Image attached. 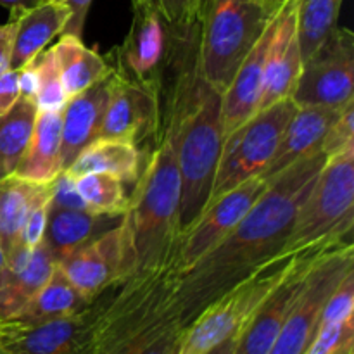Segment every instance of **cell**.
I'll list each match as a JSON object with an SVG mask.
<instances>
[{
    "label": "cell",
    "instance_id": "obj_49",
    "mask_svg": "<svg viewBox=\"0 0 354 354\" xmlns=\"http://www.w3.org/2000/svg\"><path fill=\"white\" fill-rule=\"evenodd\" d=\"M3 178V175H2V171H0V180H2Z\"/></svg>",
    "mask_w": 354,
    "mask_h": 354
},
{
    "label": "cell",
    "instance_id": "obj_21",
    "mask_svg": "<svg viewBox=\"0 0 354 354\" xmlns=\"http://www.w3.org/2000/svg\"><path fill=\"white\" fill-rule=\"evenodd\" d=\"M127 214V213H124ZM124 214L93 213L88 209H57L48 207L44 245L55 263H62L80 248L118 227Z\"/></svg>",
    "mask_w": 354,
    "mask_h": 354
},
{
    "label": "cell",
    "instance_id": "obj_32",
    "mask_svg": "<svg viewBox=\"0 0 354 354\" xmlns=\"http://www.w3.org/2000/svg\"><path fill=\"white\" fill-rule=\"evenodd\" d=\"M35 59L40 73V90L35 99L38 111H62L69 99L62 88L54 48H44Z\"/></svg>",
    "mask_w": 354,
    "mask_h": 354
},
{
    "label": "cell",
    "instance_id": "obj_5",
    "mask_svg": "<svg viewBox=\"0 0 354 354\" xmlns=\"http://www.w3.org/2000/svg\"><path fill=\"white\" fill-rule=\"evenodd\" d=\"M354 227V145L330 156L297 209L283 252L351 241Z\"/></svg>",
    "mask_w": 354,
    "mask_h": 354
},
{
    "label": "cell",
    "instance_id": "obj_30",
    "mask_svg": "<svg viewBox=\"0 0 354 354\" xmlns=\"http://www.w3.org/2000/svg\"><path fill=\"white\" fill-rule=\"evenodd\" d=\"M75 189L85 203L86 209L104 214L128 213L130 199L124 192V183L107 173H83L73 176Z\"/></svg>",
    "mask_w": 354,
    "mask_h": 354
},
{
    "label": "cell",
    "instance_id": "obj_6",
    "mask_svg": "<svg viewBox=\"0 0 354 354\" xmlns=\"http://www.w3.org/2000/svg\"><path fill=\"white\" fill-rule=\"evenodd\" d=\"M297 252H280L207 304L187 327L178 354H206L235 337L251 315L279 286Z\"/></svg>",
    "mask_w": 354,
    "mask_h": 354
},
{
    "label": "cell",
    "instance_id": "obj_24",
    "mask_svg": "<svg viewBox=\"0 0 354 354\" xmlns=\"http://www.w3.org/2000/svg\"><path fill=\"white\" fill-rule=\"evenodd\" d=\"M52 48L62 88L68 99L78 95L113 73L111 62L97 54L93 48L85 47L82 38L78 37L59 35L57 44L52 45Z\"/></svg>",
    "mask_w": 354,
    "mask_h": 354
},
{
    "label": "cell",
    "instance_id": "obj_25",
    "mask_svg": "<svg viewBox=\"0 0 354 354\" xmlns=\"http://www.w3.org/2000/svg\"><path fill=\"white\" fill-rule=\"evenodd\" d=\"M64 171L71 176L83 173H107L123 183H133L140 173V151L131 142L97 138L80 152L78 158Z\"/></svg>",
    "mask_w": 354,
    "mask_h": 354
},
{
    "label": "cell",
    "instance_id": "obj_48",
    "mask_svg": "<svg viewBox=\"0 0 354 354\" xmlns=\"http://www.w3.org/2000/svg\"><path fill=\"white\" fill-rule=\"evenodd\" d=\"M266 2H273V3H282V2H286V0H266Z\"/></svg>",
    "mask_w": 354,
    "mask_h": 354
},
{
    "label": "cell",
    "instance_id": "obj_12",
    "mask_svg": "<svg viewBox=\"0 0 354 354\" xmlns=\"http://www.w3.org/2000/svg\"><path fill=\"white\" fill-rule=\"evenodd\" d=\"M99 296L80 313L41 324L0 320V342L10 354H95L93 325Z\"/></svg>",
    "mask_w": 354,
    "mask_h": 354
},
{
    "label": "cell",
    "instance_id": "obj_7",
    "mask_svg": "<svg viewBox=\"0 0 354 354\" xmlns=\"http://www.w3.org/2000/svg\"><path fill=\"white\" fill-rule=\"evenodd\" d=\"M296 111L297 106L290 97L282 99L270 107L259 109L254 116L223 138L207 204L265 171Z\"/></svg>",
    "mask_w": 354,
    "mask_h": 354
},
{
    "label": "cell",
    "instance_id": "obj_36",
    "mask_svg": "<svg viewBox=\"0 0 354 354\" xmlns=\"http://www.w3.org/2000/svg\"><path fill=\"white\" fill-rule=\"evenodd\" d=\"M50 190L52 183L33 204H31L30 211H28L26 221H24L23 232H21V245L28 249H33L44 241L45 225H47V214H48V201H50Z\"/></svg>",
    "mask_w": 354,
    "mask_h": 354
},
{
    "label": "cell",
    "instance_id": "obj_31",
    "mask_svg": "<svg viewBox=\"0 0 354 354\" xmlns=\"http://www.w3.org/2000/svg\"><path fill=\"white\" fill-rule=\"evenodd\" d=\"M189 325L180 315L168 318L158 327L140 335L118 354H178Z\"/></svg>",
    "mask_w": 354,
    "mask_h": 354
},
{
    "label": "cell",
    "instance_id": "obj_34",
    "mask_svg": "<svg viewBox=\"0 0 354 354\" xmlns=\"http://www.w3.org/2000/svg\"><path fill=\"white\" fill-rule=\"evenodd\" d=\"M354 145V100L341 109L332 124L328 127L324 140H322L320 151L327 158L346 151Z\"/></svg>",
    "mask_w": 354,
    "mask_h": 354
},
{
    "label": "cell",
    "instance_id": "obj_42",
    "mask_svg": "<svg viewBox=\"0 0 354 354\" xmlns=\"http://www.w3.org/2000/svg\"><path fill=\"white\" fill-rule=\"evenodd\" d=\"M14 21L9 19L0 24V75L10 69V55H12Z\"/></svg>",
    "mask_w": 354,
    "mask_h": 354
},
{
    "label": "cell",
    "instance_id": "obj_22",
    "mask_svg": "<svg viewBox=\"0 0 354 354\" xmlns=\"http://www.w3.org/2000/svg\"><path fill=\"white\" fill-rule=\"evenodd\" d=\"M69 16L71 12L64 2H40L30 9L10 10L14 21L10 69L23 68L47 48L52 38L64 31Z\"/></svg>",
    "mask_w": 354,
    "mask_h": 354
},
{
    "label": "cell",
    "instance_id": "obj_37",
    "mask_svg": "<svg viewBox=\"0 0 354 354\" xmlns=\"http://www.w3.org/2000/svg\"><path fill=\"white\" fill-rule=\"evenodd\" d=\"M156 3L173 26L190 28L199 24L203 0H156Z\"/></svg>",
    "mask_w": 354,
    "mask_h": 354
},
{
    "label": "cell",
    "instance_id": "obj_14",
    "mask_svg": "<svg viewBox=\"0 0 354 354\" xmlns=\"http://www.w3.org/2000/svg\"><path fill=\"white\" fill-rule=\"evenodd\" d=\"M161 120V90L113 69L99 138H118L138 147L140 142L159 133Z\"/></svg>",
    "mask_w": 354,
    "mask_h": 354
},
{
    "label": "cell",
    "instance_id": "obj_39",
    "mask_svg": "<svg viewBox=\"0 0 354 354\" xmlns=\"http://www.w3.org/2000/svg\"><path fill=\"white\" fill-rule=\"evenodd\" d=\"M17 71V86H19V95L24 99L33 100L37 99V93L40 90V73H38L37 59H31L23 68Z\"/></svg>",
    "mask_w": 354,
    "mask_h": 354
},
{
    "label": "cell",
    "instance_id": "obj_27",
    "mask_svg": "<svg viewBox=\"0 0 354 354\" xmlns=\"http://www.w3.org/2000/svg\"><path fill=\"white\" fill-rule=\"evenodd\" d=\"M50 183H33L16 175L0 180V249L6 259L21 248V232L28 211Z\"/></svg>",
    "mask_w": 354,
    "mask_h": 354
},
{
    "label": "cell",
    "instance_id": "obj_26",
    "mask_svg": "<svg viewBox=\"0 0 354 354\" xmlns=\"http://www.w3.org/2000/svg\"><path fill=\"white\" fill-rule=\"evenodd\" d=\"M93 301V299H92ZM75 286L61 265H55L50 279L35 294L33 299L17 315L9 318L17 324H41V322L57 320L85 310L90 303Z\"/></svg>",
    "mask_w": 354,
    "mask_h": 354
},
{
    "label": "cell",
    "instance_id": "obj_41",
    "mask_svg": "<svg viewBox=\"0 0 354 354\" xmlns=\"http://www.w3.org/2000/svg\"><path fill=\"white\" fill-rule=\"evenodd\" d=\"M19 99V86H17V71H9L0 75V116L9 113L10 107Z\"/></svg>",
    "mask_w": 354,
    "mask_h": 354
},
{
    "label": "cell",
    "instance_id": "obj_17",
    "mask_svg": "<svg viewBox=\"0 0 354 354\" xmlns=\"http://www.w3.org/2000/svg\"><path fill=\"white\" fill-rule=\"evenodd\" d=\"M55 265L44 242L33 249H16L0 272V320L19 313L50 279Z\"/></svg>",
    "mask_w": 354,
    "mask_h": 354
},
{
    "label": "cell",
    "instance_id": "obj_35",
    "mask_svg": "<svg viewBox=\"0 0 354 354\" xmlns=\"http://www.w3.org/2000/svg\"><path fill=\"white\" fill-rule=\"evenodd\" d=\"M354 315V270L342 279L325 303L320 324H337L353 318Z\"/></svg>",
    "mask_w": 354,
    "mask_h": 354
},
{
    "label": "cell",
    "instance_id": "obj_45",
    "mask_svg": "<svg viewBox=\"0 0 354 354\" xmlns=\"http://www.w3.org/2000/svg\"><path fill=\"white\" fill-rule=\"evenodd\" d=\"M3 266H6V256H3V251L0 249V272L3 270Z\"/></svg>",
    "mask_w": 354,
    "mask_h": 354
},
{
    "label": "cell",
    "instance_id": "obj_20",
    "mask_svg": "<svg viewBox=\"0 0 354 354\" xmlns=\"http://www.w3.org/2000/svg\"><path fill=\"white\" fill-rule=\"evenodd\" d=\"M339 113L341 109L328 107H297L277 145L275 154L259 176L270 182L301 159L320 152L322 140Z\"/></svg>",
    "mask_w": 354,
    "mask_h": 354
},
{
    "label": "cell",
    "instance_id": "obj_38",
    "mask_svg": "<svg viewBox=\"0 0 354 354\" xmlns=\"http://www.w3.org/2000/svg\"><path fill=\"white\" fill-rule=\"evenodd\" d=\"M48 207H57V209H86L85 203H83V199L75 189V178L66 171H62L52 182Z\"/></svg>",
    "mask_w": 354,
    "mask_h": 354
},
{
    "label": "cell",
    "instance_id": "obj_8",
    "mask_svg": "<svg viewBox=\"0 0 354 354\" xmlns=\"http://www.w3.org/2000/svg\"><path fill=\"white\" fill-rule=\"evenodd\" d=\"M353 270V241L339 242L315 259L270 354H304L320 324L325 303Z\"/></svg>",
    "mask_w": 354,
    "mask_h": 354
},
{
    "label": "cell",
    "instance_id": "obj_40",
    "mask_svg": "<svg viewBox=\"0 0 354 354\" xmlns=\"http://www.w3.org/2000/svg\"><path fill=\"white\" fill-rule=\"evenodd\" d=\"M93 0H66V6L69 7L68 24L61 35H73V37L83 38V30H85V21L88 16V9Z\"/></svg>",
    "mask_w": 354,
    "mask_h": 354
},
{
    "label": "cell",
    "instance_id": "obj_4",
    "mask_svg": "<svg viewBox=\"0 0 354 354\" xmlns=\"http://www.w3.org/2000/svg\"><path fill=\"white\" fill-rule=\"evenodd\" d=\"M280 6L266 0H203L199 71L221 95Z\"/></svg>",
    "mask_w": 354,
    "mask_h": 354
},
{
    "label": "cell",
    "instance_id": "obj_19",
    "mask_svg": "<svg viewBox=\"0 0 354 354\" xmlns=\"http://www.w3.org/2000/svg\"><path fill=\"white\" fill-rule=\"evenodd\" d=\"M270 35H272V21L254 47L251 48V52L245 55L242 64L239 66L230 86L221 95L223 138L259 111L263 95V76H265V55Z\"/></svg>",
    "mask_w": 354,
    "mask_h": 354
},
{
    "label": "cell",
    "instance_id": "obj_2",
    "mask_svg": "<svg viewBox=\"0 0 354 354\" xmlns=\"http://www.w3.org/2000/svg\"><path fill=\"white\" fill-rule=\"evenodd\" d=\"M165 121L175 144L180 173L182 234L207 206L223 145L221 93L199 71V31L187 40Z\"/></svg>",
    "mask_w": 354,
    "mask_h": 354
},
{
    "label": "cell",
    "instance_id": "obj_33",
    "mask_svg": "<svg viewBox=\"0 0 354 354\" xmlns=\"http://www.w3.org/2000/svg\"><path fill=\"white\" fill-rule=\"evenodd\" d=\"M354 351L353 318L337 324L318 325L304 354H351Z\"/></svg>",
    "mask_w": 354,
    "mask_h": 354
},
{
    "label": "cell",
    "instance_id": "obj_16",
    "mask_svg": "<svg viewBox=\"0 0 354 354\" xmlns=\"http://www.w3.org/2000/svg\"><path fill=\"white\" fill-rule=\"evenodd\" d=\"M303 68L297 38L296 0H286L272 19V35L265 55V76L259 109L289 99Z\"/></svg>",
    "mask_w": 354,
    "mask_h": 354
},
{
    "label": "cell",
    "instance_id": "obj_29",
    "mask_svg": "<svg viewBox=\"0 0 354 354\" xmlns=\"http://www.w3.org/2000/svg\"><path fill=\"white\" fill-rule=\"evenodd\" d=\"M342 0H296L297 38L304 59L318 50L334 33Z\"/></svg>",
    "mask_w": 354,
    "mask_h": 354
},
{
    "label": "cell",
    "instance_id": "obj_46",
    "mask_svg": "<svg viewBox=\"0 0 354 354\" xmlns=\"http://www.w3.org/2000/svg\"><path fill=\"white\" fill-rule=\"evenodd\" d=\"M0 354H10L9 351H7L6 348H3V344H2V342H0Z\"/></svg>",
    "mask_w": 354,
    "mask_h": 354
},
{
    "label": "cell",
    "instance_id": "obj_15",
    "mask_svg": "<svg viewBox=\"0 0 354 354\" xmlns=\"http://www.w3.org/2000/svg\"><path fill=\"white\" fill-rule=\"evenodd\" d=\"M328 248L332 245H318L297 252L286 277L266 296V299L259 304L258 310L251 315V318L239 332L234 354H270L297 294L303 289L308 270L315 259Z\"/></svg>",
    "mask_w": 354,
    "mask_h": 354
},
{
    "label": "cell",
    "instance_id": "obj_23",
    "mask_svg": "<svg viewBox=\"0 0 354 354\" xmlns=\"http://www.w3.org/2000/svg\"><path fill=\"white\" fill-rule=\"evenodd\" d=\"M62 111H38L30 144L12 175L33 183H50L61 168Z\"/></svg>",
    "mask_w": 354,
    "mask_h": 354
},
{
    "label": "cell",
    "instance_id": "obj_43",
    "mask_svg": "<svg viewBox=\"0 0 354 354\" xmlns=\"http://www.w3.org/2000/svg\"><path fill=\"white\" fill-rule=\"evenodd\" d=\"M37 3H40V0H0V6L7 7L9 10L30 9V7H35Z\"/></svg>",
    "mask_w": 354,
    "mask_h": 354
},
{
    "label": "cell",
    "instance_id": "obj_18",
    "mask_svg": "<svg viewBox=\"0 0 354 354\" xmlns=\"http://www.w3.org/2000/svg\"><path fill=\"white\" fill-rule=\"evenodd\" d=\"M111 76V75H109ZM109 76L71 97L62 109L61 168L71 166L80 152L97 140L109 99Z\"/></svg>",
    "mask_w": 354,
    "mask_h": 354
},
{
    "label": "cell",
    "instance_id": "obj_1",
    "mask_svg": "<svg viewBox=\"0 0 354 354\" xmlns=\"http://www.w3.org/2000/svg\"><path fill=\"white\" fill-rule=\"evenodd\" d=\"M327 156L317 152L279 173L235 230L192 268L180 273L176 303L187 325L225 290L283 252L297 209L313 187Z\"/></svg>",
    "mask_w": 354,
    "mask_h": 354
},
{
    "label": "cell",
    "instance_id": "obj_11",
    "mask_svg": "<svg viewBox=\"0 0 354 354\" xmlns=\"http://www.w3.org/2000/svg\"><path fill=\"white\" fill-rule=\"evenodd\" d=\"M266 187L268 182L263 176H254L207 204L199 218L180 237L176 258L178 272L183 273L192 268L199 259L223 242L254 206Z\"/></svg>",
    "mask_w": 354,
    "mask_h": 354
},
{
    "label": "cell",
    "instance_id": "obj_10",
    "mask_svg": "<svg viewBox=\"0 0 354 354\" xmlns=\"http://www.w3.org/2000/svg\"><path fill=\"white\" fill-rule=\"evenodd\" d=\"M57 265H61L73 286L90 301L107 287L133 275L137 272V254L128 213L118 227L93 239Z\"/></svg>",
    "mask_w": 354,
    "mask_h": 354
},
{
    "label": "cell",
    "instance_id": "obj_44",
    "mask_svg": "<svg viewBox=\"0 0 354 354\" xmlns=\"http://www.w3.org/2000/svg\"><path fill=\"white\" fill-rule=\"evenodd\" d=\"M235 342H237V335H235V337L227 339V341H223L221 344H218L216 348H213L211 351H207L206 354H234Z\"/></svg>",
    "mask_w": 354,
    "mask_h": 354
},
{
    "label": "cell",
    "instance_id": "obj_47",
    "mask_svg": "<svg viewBox=\"0 0 354 354\" xmlns=\"http://www.w3.org/2000/svg\"><path fill=\"white\" fill-rule=\"evenodd\" d=\"M40 2H66V0H40Z\"/></svg>",
    "mask_w": 354,
    "mask_h": 354
},
{
    "label": "cell",
    "instance_id": "obj_50",
    "mask_svg": "<svg viewBox=\"0 0 354 354\" xmlns=\"http://www.w3.org/2000/svg\"><path fill=\"white\" fill-rule=\"evenodd\" d=\"M351 354H354V351H353V353H351Z\"/></svg>",
    "mask_w": 354,
    "mask_h": 354
},
{
    "label": "cell",
    "instance_id": "obj_3",
    "mask_svg": "<svg viewBox=\"0 0 354 354\" xmlns=\"http://www.w3.org/2000/svg\"><path fill=\"white\" fill-rule=\"evenodd\" d=\"M128 204L137 254V272L176 266L180 237V173L171 131L161 124Z\"/></svg>",
    "mask_w": 354,
    "mask_h": 354
},
{
    "label": "cell",
    "instance_id": "obj_28",
    "mask_svg": "<svg viewBox=\"0 0 354 354\" xmlns=\"http://www.w3.org/2000/svg\"><path fill=\"white\" fill-rule=\"evenodd\" d=\"M38 107L33 100L19 95L9 113L0 116V171L12 175L30 144Z\"/></svg>",
    "mask_w": 354,
    "mask_h": 354
},
{
    "label": "cell",
    "instance_id": "obj_13",
    "mask_svg": "<svg viewBox=\"0 0 354 354\" xmlns=\"http://www.w3.org/2000/svg\"><path fill=\"white\" fill-rule=\"evenodd\" d=\"M131 26L123 44L113 52V69L135 82L161 90V66L171 41L173 24L165 19L156 0H131Z\"/></svg>",
    "mask_w": 354,
    "mask_h": 354
},
{
    "label": "cell",
    "instance_id": "obj_9",
    "mask_svg": "<svg viewBox=\"0 0 354 354\" xmlns=\"http://www.w3.org/2000/svg\"><path fill=\"white\" fill-rule=\"evenodd\" d=\"M290 99L297 107L342 109L354 100V35L337 26L334 33L303 61Z\"/></svg>",
    "mask_w": 354,
    "mask_h": 354
}]
</instances>
